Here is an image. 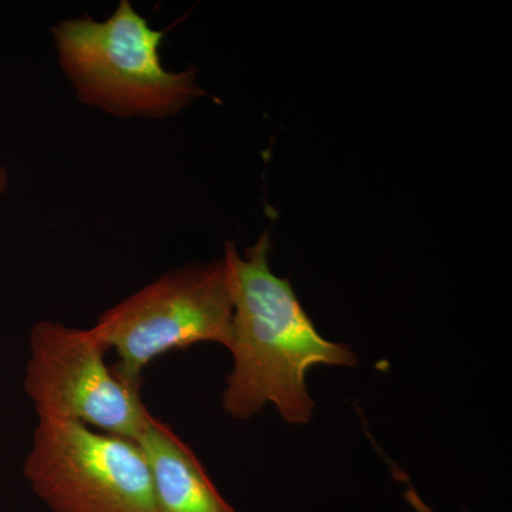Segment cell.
Returning a JSON list of instances; mask_svg holds the SVG:
<instances>
[{
    "mask_svg": "<svg viewBox=\"0 0 512 512\" xmlns=\"http://www.w3.org/2000/svg\"><path fill=\"white\" fill-rule=\"evenodd\" d=\"M269 252L268 232L244 254L232 242L225 245L234 315L222 407L232 419L249 420L272 404L286 423L306 424L315 410L308 370L356 366L359 359L349 346L320 335L291 282L272 272Z\"/></svg>",
    "mask_w": 512,
    "mask_h": 512,
    "instance_id": "1",
    "label": "cell"
},
{
    "mask_svg": "<svg viewBox=\"0 0 512 512\" xmlns=\"http://www.w3.org/2000/svg\"><path fill=\"white\" fill-rule=\"evenodd\" d=\"M50 35L60 69L84 106L119 119L165 120L207 96L195 67L165 69L160 55L165 33L130 0H120L106 20H60Z\"/></svg>",
    "mask_w": 512,
    "mask_h": 512,
    "instance_id": "2",
    "label": "cell"
},
{
    "mask_svg": "<svg viewBox=\"0 0 512 512\" xmlns=\"http://www.w3.org/2000/svg\"><path fill=\"white\" fill-rule=\"evenodd\" d=\"M232 301L224 256L210 264L170 269L101 313L94 335L117 356V375L143 383L158 357L197 343H232Z\"/></svg>",
    "mask_w": 512,
    "mask_h": 512,
    "instance_id": "3",
    "label": "cell"
},
{
    "mask_svg": "<svg viewBox=\"0 0 512 512\" xmlns=\"http://www.w3.org/2000/svg\"><path fill=\"white\" fill-rule=\"evenodd\" d=\"M23 476L52 512H158L137 441L74 421L37 420Z\"/></svg>",
    "mask_w": 512,
    "mask_h": 512,
    "instance_id": "4",
    "label": "cell"
},
{
    "mask_svg": "<svg viewBox=\"0 0 512 512\" xmlns=\"http://www.w3.org/2000/svg\"><path fill=\"white\" fill-rule=\"evenodd\" d=\"M92 328L42 320L29 336L23 390L37 420H64L137 441L153 414L131 383L107 365Z\"/></svg>",
    "mask_w": 512,
    "mask_h": 512,
    "instance_id": "5",
    "label": "cell"
},
{
    "mask_svg": "<svg viewBox=\"0 0 512 512\" xmlns=\"http://www.w3.org/2000/svg\"><path fill=\"white\" fill-rule=\"evenodd\" d=\"M146 456L158 512H237L187 443L151 417L137 439Z\"/></svg>",
    "mask_w": 512,
    "mask_h": 512,
    "instance_id": "6",
    "label": "cell"
},
{
    "mask_svg": "<svg viewBox=\"0 0 512 512\" xmlns=\"http://www.w3.org/2000/svg\"><path fill=\"white\" fill-rule=\"evenodd\" d=\"M404 498H406L407 503L412 505L413 510L416 512H434L433 510H431L429 505H427L426 503H424L423 500H421L419 493H417V491L414 490L412 484H410L409 481H407V490L406 493H404Z\"/></svg>",
    "mask_w": 512,
    "mask_h": 512,
    "instance_id": "7",
    "label": "cell"
},
{
    "mask_svg": "<svg viewBox=\"0 0 512 512\" xmlns=\"http://www.w3.org/2000/svg\"><path fill=\"white\" fill-rule=\"evenodd\" d=\"M8 184H9L8 170H6L5 165H2V163H0V194H2V192L6 191V188H8Z\"/></svg>",
    "mask_w": 512,
    "mask_h": 512,
    "instance_id": "8",
    "label": "cell"
},
{
    "mask_svg": "<svg viewBox=\"0 0 512 512\" xmlns=\"http://www.w3.org/2000/svg\"><path fill=\"white\" fill-rule=\"evenodd\" d=\"M0 483H2V471H0Z\"/></svg>",
    "mask_w": 512,
    "mask_h": 512,
    "instance_id": "9",
    "label": "cell"
}]
</instances>
